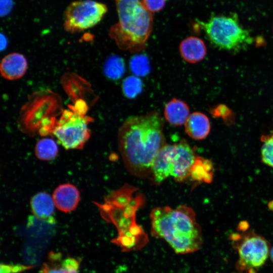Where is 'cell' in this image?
Listing matches in <instances>:
<instances>
[{
    "instance_id": "cell-1",
    "label": "cell",
    "mask_w": 273,
    "mask_h": 273,
    "mask_svg": "<svg viewBox=\"0 0 273 273\" xmlns=\"http://www.w3.org/2000/svg\"><path fill=\"white\" fill-rule=\"evenodd\" d=\"M164 121L156 111L128 117L119 128V149L126 169L132 175L152 174L156 156L165 145Z\"/></svg>"
},
{
    "instance_id": "cell-2",
    "label": "cell",
    "mask_w": 273,
    "mask_h": 273,
    "mask_svg": "<svg viewBox=\"0 0 273 273\" xmlns=\"http://www.w3.org/2000/svg\"><path fill=\"white\" fill-rule=\"evenodd\" d=\"M150 219L152 235L164 239L175 253L188 254L201 248L202 232L191 208L157 207L151 210Z\"/></svg>"
},
{
    "instance_id": "cell-3",
    "label": "cell",
    "mask_w": 273,
    "mask_h": 273,
    "mask_svg": "<svg viewBox=\"0 0 273 273\" xmlns=\"http://www.w3.org/2000/svg\"><path fill=\"white\" fill-rule=\"evenodd\" d=\"M118 21L109 35L121 50L136 53L146 47L153 24L152 13L140 0H115Z\"/></svg>"
},
{
    "instance_id": "cell-4",
    "label": "cell",
    "mask_w": 273,
    "mask_h": 273,
    "mask_svg": "<svg viewBox=\"0 0 273 273\" xmlns=\"http://www.w3.org/2000/svg\"><path fill=\"white\" fill-rule=\"evenodd\" d=\"M87 106L82 99L62 112L59 119L54 117L39 130L41 134L52 133L66 149L82 148L90 136L88 125L93 119L86 113Z\"/></svg>"
},
{
    "instance_id": "cell-5",
    "label": "cell",
    "mask_w": 273,
    "mask_h": 273,
    "mask_svg": "<svg viewBox=\"0 0 273 273\" xmlns=\"http://www.w3.org/2000/svg\"><path fill=\"white\" fill-rule=\"evenodd\" d=\"M196 24L204 31L210 42L219 49L238 52L253 40L249 32L240 25L236 14L213 15L207 22L197 20Z\"/></svg>"
},
{
    "instance_id": "cell-6",
    "label": "cell",
    "mask_w": 273,
    "mask_h": 273,
    "mask_svg": "<svg viewBox=\"0 0 273 273\" xmlns=\"http://www.w3.org/2000/svg\"><path fill=\"white\" fill-rule=\"evenodd\" d=\"M196 156L185 140L173 145L165 144L159 151L152 164L154 180L160 183L169 176L183 181L190 176Z\"/></svg>"
},
{
    "instance_id": "cell-7",
    "label": "cell",
    "mask_w": 273,
    "mask_h": 273,
    "mask_svg": "<svg viewBox=\"0 0 273 273\" xmlns=\"http://www.w3.org/2000/svg\"><path fill=\"white\" fill-rule=\"evenodd\" d=\"M108 12L107 6L94 0L72 2L66 9L64 26L70 33L90 28L99 23Z\"/></svg>"
},
{
    "instance_id": "cell-8",
    "label": "cell",
    "mask_w": 273,
    "mask_h": 273,
    "mask_svg": "<svg viewBox=\"0 0 273 273\" xmlns=\"http://www.w3.org/2000/svg\"><path fill=\"white\" fill-rule=\"evenodd\" d=\"M269 252V244L263 237L249 235L239 246V264L250 268L260 267L265 263Z\"/></svg>"
},
{
    "instance_id": "cell-9",
    "label": "cell",
    "mask_w": 273,
    "mask_h": 273,
    "mask_svg": "<svg viewBox=\"0 0 273 273\" xmlns=\"http://www.w3.org/2000/svg\"><path fill=\"white\" fill-rule=\"evenodd\" d=\"M52 198L55 207L65 213L75 210L80 200L79 191L70 184L59 185L54 191Z\"/></svg>"
},
{
    "instance_id": "cell-10",
    "label": "cell",
    "mask_w": 273,
    "mask_h": 273,
    "mask_svg": "<svg viewBox=\"0 0 273 273\" xmlns=\"http://www.w3.org/2000/svg\"><path fill=\"white\" fill-rule=\"evenodd\" d=\"M80 260L73 257L62 259L60 253H51L48 261L39 273H79Z\"/></svg>"
},
{
    "instance_id": "cell-11",
    "label": "cell",
    "mask_w": 273,
    "mask_h": 273,
    "mask_svg": "<svg viewBox=\"0 0 273 273\" xmlns=\"http://www.w3.org/2000/svg\"><path fill=\"white\" fill-rule=\"evenodd\" d=\"M27 66V62L23 55L17 53H11L2 59L1 73L2 76L7 79H18L25 74Z\"/></svg>"
},
{
    "instance_id": "cell-12",
    "label": "cell",
    "mask_w": 273,
    "mask_h": 273,
    "mask_svg": "<svg viewBox=\"0 0 273 273\" xmlns=\"http://www.w3.org/2000/svg\"><path fill=\"white\" fill-rule=\"evenodd\" d=\"M182 58L189 63H196L202 60L206 55L204 42L196 36H189L184 39L179 46Z\"/></svg>"
},
{
    "instance_id": "cell-13",
    "label": "cell",
    "mask_w": 273,
    "mask_h": 273,
    "mask_svg": "<svg viewBox=\"0 0 273 273\" xmlns=\"http://www.w3.org/2000/svg\"><path fill=\"white\" fill-rule=\"evenodd\" d=\"M187 134L192 139L200 140L205 138L210 131V123L208 117L200 112L190 114L185 123Z\"/></svg>"
},
{
    "instance_id": "cell-14",
    "label": "cell",
    "mask_w": 273,
    "mask_h": 273,
    "mask_svg": "<svg viewBox=\"0 0 273 273\" xmlns=\"http://www.w3.org/2000/svg\"><path fill=\"white\" fill-rule=\"evenodd\" d=\"M30 206L33 215L42 220L53 222L55 203L53 198L46 192H39L33 196Z\"/></svg>"
},
{
    "instance_id": "cell-15",
    "label": "cell",
    "mask_w": 273,
    "mask_h": 273,
    "mask_svg": "<svg viewBox=\"0 0 273 273\" xmlns=\"http://www.w3.org/2000/svg\"><path fill=\"white\" fill-rule=\"evenodd\" d=\"M190 115L188 104L178 99H172L164 107V117L169 124L173 126L185 124Z\"/></svg>"
},
{
    "instance_id": "cell-16",
    "label": "cell",
    "mask_w": 273,
    "mask_h": 273,
    "mask_svg": "<svg viewBox=\"0 0 273 273\" xmlns=\"http://www.w3.org/2000/svg\"><path fill=\"white\" fill-rule=\"evenodd\" d=\"M190 176L194 180L210 183L213 176V167L211 161L196 156L191 170Z\"/></svg>"
},
{
    "instance_id": "cell-17",
    "label": "cell",
    "mask_w": 273,
    "mask_h": 273,
    "mask_svg": "<svg viewBox=\"0 0 273 273\" xmlns=\"http://www.w3.org/2000/svg\"><path fill=\"white\" fill-rule=\"evenodd\" d=\"M58 148L56 143L52 139L44 138L36 143L35 153L36 157L41 160H51L57 155Z\"/></svg>"
},
{
    "instance_id": "cell-18",
    "label": "cell",
    "mask_w": 273,
    "mask_h": 273,
    "mask_svg": "<svg viewBox=\"0 0 273 273\" xmlns=\"http://www.w3.org/2000/svg\"><path fill=\"white\" fill-rule=\"evenodd\" d=\"M125 71V65L122 58L116 56H110L106 61L104 66L105 75L110 79H118Z\"/></svg>"
},
{
    "instance_id": "cell-19",
    "label": "cell",
    "mask_w": 273,
    "mask_h": 273,
    "mask_svg": "<svg viewBox=\"0 0 273 273\" xmlns=\"http://www.w3.org/2000/svg\"><path fill=\"white\" fill-rule=\"evenodd\" d=\"M260 140L261 160L265 164L273 168V129L270 133L262 135Z\"/></svg>"
},
{
    "instance_id": "cell-20",
    "label": "cell",
    "mask_w": 273,
    "mask_h": 273,
    "mask_svg": "<svg viewBox=\"0 0 273 273\" xmlns=\"http://www.w3.org/2000/svg\"><path fill=\"white\" fill-rule=\"evenodd\" d=\"M142 84V81L139 77L133 75L128 76L123 81V93L127 98H134L141 92Z\"/></svg>"
},
{
    "instance_id": "cell-21",
    "label": "cell",
    "mask_w": 273,
    "mask_h": 273,
    "mask_svg": "<svg viewBox=\"0 0 273 273\" xmlns=\"http://www.w3.org/2000/svg\"><path fill=\"white\" fill-rule=\"evenodd\" d=\"M130 67L132 71L137 75H145L149 70L147 58L143 56H136L131 60Z\"/></svg>"
},
{
    "instance_id": "cell-22",
    "label": "cell",
    "mask_w": 273,
    "mask_h": 273,
    "mask_svg": "<svg viewBox=\"0 0 273 273\" xmlns=\"http://www.w3.org/2000/svg\"><path fill=\"white\" fill-rule=\"evenodd\" d=\"M32 266L23 264H1V273H21L29 269Z\"/></svg>"
},
{
    "instance_id": "cell-23",
    "label": "cell",
    "mask_w": 273,
    "mask_h": 273,
    "mask_svg": "<svg viewBox=\"0 0 273 273\" xmlns=\"http://www.w3.org/2000/svg\"><path fill=\"white\" fill-rule=\"evenodd\" d=\"M144 7L151 13L158 12L165 7L166 0H142Z\"/></svg>"
},
{
    "instance_id": "cell-24",
    "label": "cell",
    "mask_w": 273,
    "mask_h": 273,
    "mask_svg": "<svg viewBox=\"0 0 273 273\" xmlns=\"http://www.w3.org/2000/svg\"><path fill=\"white\" fill-rule=\"evenodd\" d=\"M210 113L214 117H226L229 116L231 112L229 108L223 105H218L210 110Z\"/></svg>"
},
{
    "instance_id": "cell-25",
    "label": "cell",
    "mask_w": 273,
    "mask_h": 273,
    "mask_svg": "<svg viewBox=\"0 0 273 273\" xmlns=\"http://www.w3.org/2000/svg\"><path fill=\"white\" fill-rule=\"evenodd\" d=\"M1 51H2L3 49H5L6 47V45L7 44L6 38L4 36H3L2 34L1 35Z\"/></svg>"
},
{
    "instance_id": "cell-26",
    "label": "cell",
    "mask_w": 273,
    "mask_h": 273,
    "mask_svg": "<svg viewBox=\"0 0 273 273\" xmlns=\"http://www.w3.org/2000/svg\"><path fill=\"white\" fill-rule=\"evenodd\" d=\"M271 258H272V259L273 260V248H272V250L271 251Z\"/></svg>"
},
{
    "instance_id": "cell-27",
    "label": "cell",
    "mask_w": 273,
    "mask_h": 273,
    "mask_svg": "<svg viewBox=\"0 0 273 273\" xmlns=\"http://www.w3.org/2000/svg\"><path fill=\"white\" fill-rule=\"evenodd\" d=\"M272 30H273V29H272Z\"/></svg>"
}]
</instances>
